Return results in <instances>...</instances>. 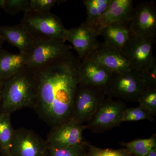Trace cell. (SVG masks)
<instances>
[{
	"mask_svg": "<svg viewBox=\"0 0 156 156\" xmlns=\"http://www.w3.org/2000/svg\"><path fill=\"white\" fill-rule=\"evenodd\" d=\"M4 156V155H3L2 151V149H1V147H0V156Z\"/></svg>",
	"mask_w": 156,
	"mask_h": 156,
	"instance_id": "cell-33",
	"label": "cell"
},
{
	"mask_svg": "<svg viewBox=\"0 0 156 156\" xmlns=\"http://www.w3.org/2000/svg\"><path fill=\"white\" fill-rule=\"evenodd\" d=\"M148 88L143 73L133 69L113 73L104 91L110 98H117L124 101L138 102L143 93Z\"/></svg>",
	"mask_w": 156,
	"mask_h": 156,
	"instance_id": "cell-4",
	"label": "cell"
},
{
	"mask_svg": "<svg viewBox=\"0 0 156 156\" xmlns=\"http://www.w3.org/2000/svg\"><path fill=\"white\" fill-rule=\"evenodd\" d=\"M80 63L70 51L33 69L37 93L33 109L51 128L72 119Z\"/></svg>",
	"mask_w": 156,
	"mask_h": 156,
	"instance_id": "cell-1",
	"label": "cell"
},
{
	"mask_svg": "<svg viewBox=\"0 0 156 156\" xmlns=\"http://www.w3.org/2000/svg\"><path fill=\"white\" fill-rule=\"evenodd\" d=\"M87 144L62 148L47 146L45 156H87Z\"/></svg>",
	"mask_w": 156,
	"mask_h": 156,
	"instance_id": "cell-22",
	"label": "cell"
},
{
	"mask_svg": "<svg viewBox=\"0 0 156 156\" xmlns=\"http://www.w3.org/2000/svg\"><path fill=\"white\" fill-rule=\"evenodd\" d=\"M131 156H144L156 149V136L132 140L122 144Z\"/></svg>",
	"mask_w": 156,
	"mask_h": 156,
	"instance_id": "cell-21",
	"label": "cell"
},
{
	"mask_svg": "<svg viewBox=\"0 0 156 156\" xmlns=\"http://www.w3.org/2000/svg\"><path fill=\"white\" fill-rule=\"evenodd\" d=\"M37 95L34 72L26 66L4 80L0 99V112L11 114L25 108H33Z\"/></svg>",
	"mask_w": 156,
	"mask_h": 156,
	"instance_id": "cell-2",
	"label": "cell"
},
{
	"mask_svg": "<svg viewBox=\"0 0 156 156\" xmlns=\"http://www.w3.org/2000/svg\"><path fill=\"white\" fill-rule=\"evenodd\" d=\"M2 9L10 15L25 13L30 10V0H4Z\"/></svg>",
	"mask_w": 156,
	"mask_h": 156,
	"instance_id": "cell-25",
	"label": "cell"
},
{
	"mask_svg": "<svg viewBox=\"0 0 156 156\" xmlns=\"http://www.w3.org/2000/svg\"><path fill=\"white\" fill-rule=\"evenodd\" d=\"M131 35L144 37L156 35V8L153 2L139 3L128 23Z\"/></svg>",
	"mask_w": 156,
	"mask_h": 156,
	"instance_id": "cell-11",
	"label": "cell"
},
{
	"mask_svg": "<svg viewBox=\"0 0 156 156\" xmlns=\"http://www.w3.org/2000/svg\"><path fill=\"white\" fill-rule=\"evenodd\" d=\"M112 73L97 62L86 58L81 62L79 68V84L97 87L104 91Z\"/></svg>",
	"mask_w": 156,
	"mask_h": 156,
	"instance_id": "cell-15",
	"label": "cell"
},
{
	"mask_svg": "<svg viewBox=\"0 0 156 156\" xmlns=\"http://www.w3.org/2000/svg\"><path fill=\"white\" fill-rule=\"evenodd\" d=\"M4 42H5V41L0 36V50H2L3 49L2 47Z\"/></svg>",
	"mask_w": 156,
	"mask_h": 156,
	"instance_id": "cell-31",
	"label": "cell"
},
{
	"mask_svg": "<svg viewBox=\"0 0 156 156\" xmlns=\"http://www.w3.org/2000/svg\"><path fill=\"white\" fill-rule=\"evenodd\" d=\"M59 2L57 0H30V10L40 12H50L51 9Z\"/></svg>",
	"mask_w": 156,
	"mask_h": 156,
	"instance_id": "cell-27",
	"label": "cell"
},
{
	"mask_svg": "<svg viewBox=\"0 0 156 156\" xmlns=\"http://www.w3.org/2000/svg\"><path fill=\"white\" fill-rule=\"evenodd\" d=\"M65 43L51 39L36 41L32 49L27 54L26 66L34 69L68 53L72 47Z\"/></svg>",
	"mask_w": 156,
	"mask_h": 156,
	"instance_id": "cell-10",
	"label": "cell"
},
{
	"mask_svg": "<svg viewBox=\"0 0 156 156\" xmlns=\"http://www.w3.org/2000/svg\"><path fill=\"white\" fill-rule=\"evenodd\" d=\"M144 156H156V149L151 151L150 152Z\"/></svg>",
	"mask_w": 156,
	"mask_h": 156,
	"instance_id": "cell-29",
	"label": "cell"
},
{
	"mask_svg": "<svg viewBox=\"0 0 156 156\" xmlns=\"http://www.w3.org/2000/svg\"><path fill=\"white\" fill-rule=\"evenodd\" d=\"M134 10L132 0H112L94 29L99 35L101 30L107 26L116 23L128 24Z\"/></svg>",
	"mask_w": 156,
	"mask_h": 156,
	"instance_id": "cell-14",
	"label": "cell"
},
{
	"mask_svg": "<svg viewBox=\"0 0 156 156\" xmlns=\"http://www.w3.org/2000/svg\"><path fill=\"white\" fill-rule=\"evenodd\" d=\"M98 36L94 28L83 23L78 27L67 29L66 41L72 44L78 58L83 60L100 46Z\"/></svg>",
	"mask_w": 156,
	"mask_h": 156,
	"instance_id": "cell-12",
	"label": "cell"
},
{
	"mask_svg": "<svg viewBox=\"0 0 156 156\" xmlns=\"http://www.w3.org/2000/svg\"><path fill=\"white\" fill-rule=\"evenodd\" d=\"M4 0H0V9H2Z\"/></svg>",
	"mask_w": 156,
	"mask_h": 156,
	"instance_id": "cell-32",
	"label": "cell"
},
{
	"mask_svg": "<svg viewBox=\"0 0 156 156\" xmlns=\"http://www.w3.org/2000/svg\"><path fill=\"white\" fill-rule=\"evenodd\" d=\"M46 140L32 130L25 128L14 130L9 156H45Z\"/></svg>",
	"mask_w": 156,
	"mask_h": 156,
	"instance_id": "cell-9",
	"label": "cell"
},
{
	"mask_svg": "<svg viewBox=\"0 0 156 156\" xmlns=\"http://www.w3.org/2000/svg\"><path fill=\"white\" fill-rule=\"evenodd\" d=\"M143 73L149 88H156V61Z\"/></svg>",
	"mask_w": 156,
	"mask_h": 156,
	"instance_id": "cell-28",
	"label": "cell"
},
{
	"mask_svg": "<svg viewBox=\"0 0 156 156\" xmlns=\"http://www.w3.org/2000/svg\"><path fill=\"white\" fill-rule=\"evenodd\" d=\"M3 83L4 80H0V99H1V96H2V91Z\"/></svg>",
	"mask_w": 156,
	"mask_h": 156,
	"instance_id": "cell-30",
	"label": "cell"
},
{
	"mask_svg": "<svg viewBox=\"0 0 156 156\" xmlns=\"http://www.w3.org/2000/svg\"><path fill=\"white\" fill-rule=\"evenodd\" d=\"M112 0H84L87 11L86 25L94 28L95 24L105 11Z\"/></svg>",
	"mask_w": 156,
	"mask_h": 156,
	"instance_id": "cell-20",
	"label": "cell"
},
{
	"mask_svg": "<svg viewBox=\"0 0 156 156\" xmlns=\"http://www.w3.org/2000/svg\"><path fill=\"white\" fill-rule=\"evenodd\" d=\"M14 129L11 121V114L0 112V147L5 156H9Z\"/></svg>",
	"mask_w": 156,
	"mask_h": 156,
	"instance_id": "cell-19",
	"label": "cell"
},
{
	"mask_svg": "<svg viewBox=\"0 0 156 156\" xmlns=\"http://www.w3.org/2000/svg\"><path fill=\"white\" fill-rule=\"evenodd\" d=\"M87 58L97 62L112 73L126 72L133 69L121 50L104 43Z\"/></svg>",
	"mask_w": 156,
	"mask_h": 156,
	"instance_id": "cell-13",
	"label": "cell"
},
{
	"mask_svg": "<svg viewBox=\"0 0 156 156\" xmlns=\"http://www.w3.org/2000/svg\"><path fill=\"white\" fill-rule=\"evenodd\" d=\"M27 55L0 50V80H5L26 66Z\"/></svg>",
	"mask_w": 156,
	"mask_h": 156,
	"instance_id": "cell-18",
	"label": "cell"
},
{
	"mask_svg": "<svg viewBox=\"0 0 156 156\" xmlns=\"http://www.w3.org/2000/svg\"></svg>",
	"mask_w": 156,
	"mask_h": 156,
	"instance_id": "cell-34",
	"label": "cell"
},
{
	"mask_svg": "<svg viewBox=\"0 0 156 156\" xmlns=\"http://www.w3.org/2000/svg\"><path fill=\"white\" fill-rule=\"evenodd\" d=\"M154 116L142 107L126 108L123 113L122 122H132L148 120L150 121L154 120Z\"/></svg>",
	"mask_w": 156,
	"mask_h": 156,
	"instance_id": "cell-23",
	"label": "cell"
},
{
	"mask_svg": "<svg viewBox=\"0 0 156 156\" xmlns=\"http://www.w3.org/2000/svg\"><path fill=\"white\" fill-rule=\"evenodd\" d=\"M86 128L84 124L71 119L61 125L51 128L46 140L47 145L62 148L86 144L83 132Z\"/></svg>",
	"mask_w": 156,
	"mask_h": 156,
	"instance_id": "cell-8",
	"label": "cell"
},
{
	"mask_svg": "<svg viewBox=\"0 0 156 156\" xmlns=\"http://www.w3.org/2000/svg\"><path fill=\"white\" fill-rule=\"evenodd\" d=\"M99 35L103 37L104 44L120 50H122L131 36L128 24L121 23L104 27L99 31Z\"/></svg>",
	"mask_w": 156,
	"mask_h": 156,
	"instance_id": "cell-17",
	"label": "cell"
},
{
	"mask_svg": "<svg viewBox=\"0 0 156 156\" xmlns=\"http://www.w3.org/2000/svg\"><path fill=\"white\" fill-rule=\"evenodd\" d=\"M105 95L100 88L79 84L73 104L72 119L81 124L88 122Z\"/></svg>",
	"mask_w": 156,
	"mask_h": 156,
	"instance_id": "cell-6",
	"label": "cell"
},
{
	"mask_svg": "<svg viewBox=\"0 0 156 156\" xmlns=\"http://www.w3.org/2000/svg\"><path fill=\"white\" fill-rule=\"evenodd\" d=\"M0 36L19 50L20 53L28 54L36 41L21 23L13 26L0 25Z\"/></svg>",
	"mask_w": 156,
	"mask_h": 156,
	"instance_id": "cell-16",
	"label": "cell"
},
{
	"mask_svg": "<svg viewBox=\"0 0 156 156\" xmlns=\"http://www.w3.org/2000/svg\"><path fill=\"white\" fill-rule=\"evenodd\" d=\"M156 35L140 37L131 35L121 50L128 58L133 69L144 73L156 61L154 56V45Z\"/></svg>",
	"mask_w": 156,
	"mask_h": 156,
	"instance_id": "cell-5",
	"label": "cell"
},
{
	"mask_svg": "<svg viewBox=\"0 0 156 156\" xmlns=\"http://www.w3.org/2000/svg\"><path fill=\"white\" fill-rule=\"evenodd\" d=\"M140 106L150 113L153 116L156 114V88L147 89L140 98Z\"/></svg>",
	"mask_w": 156,
	"mask_h": 156,
	"instance_id": "cell-24",
	"label": "cell"
},
{
	"mask_svg": "<svg viewBox=\"0 0 156 156\" xmlns=\"http://www.w3.org/2000/svg\"><path fill=\"white\" fill-rule=\"evenodd\" d=\"M87 156H131L125 148L101 149L88 144Z\"/></svg>",
	"mask_w": 156,
	"mask_h": 156,
	"instance_id": "cell-26",
	"label": "cell"
},
{
	"mask_svg": "<svg viewBox=\"0 0 156 156\" xmlns=\"http://www.w3.org/2000/svg\"><path fill=\"white\" fill-rule=\"evenodd\" d=\"M20 23L36 41L44 39L58 40L65 43L66 41L67 29L61 19L50 12L26 11Z\"/></svg>",
	"mask_w": 156,
	"mask_h": 156,
	"instance_id": "cell-3",
	"label": "cell"
},
{
	"mask_svg": "<svg viewBox=\"0 0 156 156\" xmlns=\"http://www.w3.org/2000/svg\"><path fill=\"white\" fill-rule=\"evenodd\" d=\"M126 108V104L122 101L105 98L87 123L86 128L99 133L114 128L122 122L123 113Z\"/></svg>",
	"mask_w": 156,
	"mask_h": 156,
	"instance_id": "cell-7",
	"label": "cell"
}]
</instances>
